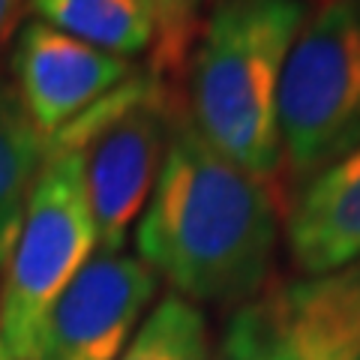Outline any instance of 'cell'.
<instances>
[{
    "instance_id": "obj_1",
    "label": "cell",
    "mask_w": 360,
    "mask_h": 360,
    "mask_svg": "<svg viewBox=\"0 0 360 360\" xmlns=\"http://www.w3.org/2000/svg\"><path fill=\"white\" fill-rule=\"evenodd\" d=\"M276 234L264 180L213 150L186 115L174 117L165 162L135 222L141 262L193 303H246L264 288Z\"/></svg>"
},
{
    "instance_id": "obj_2",
    "label": "cell",
    "mask_w": 360,
    "mask_h": 360,
    "mask_svg": "<svg viewBox=\"0 0 360 360\" xmlns=\"http://www.w3.org/2000/svg\"><path fill=\"white\" fill-rule=\"evenodd\" d=\"M307 15L303 0H217L186 58V120L258 180L283 165L279 84Z\"/></svg>"
},
{
    "instance_id": "obj_3",
    "label": "cell",
    "mask_w": 360,
    "mask_h": 360,
    "mask_svg": "<svg viewBox=\"0 0 360 360\" xmlns=\"http://www.w3.org/2000/svg\"><path fill=\"white\" fill-rule=\"evenodd\" d=\"M96 250L82 139L66 127L49 139V156L4 264L0 345L9 360H39L54 303Z\"/></svg>"
},
{
    "instance_id": "obj_4",
    "label": "cell",
    "mask_w": 360,
    "mask_h": 360,
    "mask_svg": "<svg viewBox=\"0 0 360 360\" xmlns=\"http://www.w3.org/2000/svg\"><path fill=\"white\" fill-rule=\"evenodd\" d=\"M360 144V0L307 15L279 84V148L295 177H315Z\"/></svg>"
},
{
    "instance_id": "obj_5",
    "label": "cell",
    "mask_w": 360,
    "mask_h": 360,
    "mask_svg": "<svg viewBox=\"0 0 360 360\" xmlns=\"http://www.w3.org/2000/svg\"><path fill=\"white\" fill-rule=\"evenodd\" d=\"M70 127L82 139L96 243L103 252H123L172 141L174 115L168 94L156 75L139 72Z\"/></svg>"
},
{
    "instance_id": "obj_6",
    "label": "cell",
    "mask_w": 360,
    "mask_h": 360,
    "mask_svg": "<svg viewBox=\"0 0 360 360\" xmlns=\"http://www.w3.org/2000/svg\"><path fill=\"white\" fill-rule=\"evenodd\" d=\"M160 276L139 255L96 250L45 321L39 360H117L139 330Z\"/></svg>"
},
{
    "instance_id": "obj_7",
    "label": "cell",
    "mask_w": 360,
    "mask_h": 360,
    "mask_svg": "<svg viewBox=\"0 0 360 360\" xmlns=\"http://www.w3.org/2000/svg\"><path fill=\"white\" fill-rule=\"evenodd\" d=\"M135 75L132 60L105 54L42 21H30L15 37L13 87L45 139L66 129Z\"/></svg>"
},
{
    "instance_id": "obj_8",
    "label": "cell",
    "mask_w": 360,
    "mask_h": 360,
    "mask_svg": "<svg viewBox=\"0 0 360 360\" xmlns=\"http://www.w3.org/2000/svg\"><path fill=\"white\" fill-rule=\"evenodd\" d=\"M288 250L307 276L360 262V144L300 189L288 217Z\"/></svg>"
},
{
    "instance_id": "obj_9",
    "label": "cell",
    "mask_w": 360,
    "mask_h": 360,
    "mask_svg": "<svg viewBox=\"0 0 360 360\" xmlns=\"http://www.w3.org/2000/svg\"><path fill=\"white\" fill-rule=\"evenodd\" d=\"M274 291L297 360H360V262Z\"/></svg>"
},
{
    "instance_id": "obj_10",
    "label": "cell",
    "mask_w": 360,
    "mask_h": 360,
    "mask_svg": "<svg viewBox=\"0 0 360 360\" xmlns=\"http://www.w3.org/2000/svg\"><path fill=\"white\" fill-rule=\"evenodd\" d=\"M33 21L132 60L156 49V18L144 0H27Z\"/></svg>"
},
{
    "instance_id": "obj_11",
    "label": "cell",
    "mask_w": 360,
    "mask_h": 360,
    "mask_svg": "<svg viewBox=\"0 0 360 360\" xmlns=\"http://www.w3.org/2000/svg\"><path fill=\"white\" fill-rule=\"evenodd\" d=\"M45 156L49 139L33 127L15 87L0 78V267L18 238Z\"/></svg>"
},
{
    "instance_id": "obj_12",
    "label": "cell",
    "mask_w": 360,
    "mask_h": 360,
    "mask_svg": "<svg viewBox=\"0 0 360 360\" xmlns=\"http://www.w3.org/2000/svg\"><path fill=\"white\" fill-rule=\"evenodd\" d=\"M117 360H210L205 315L193 300L172 291L139 324Z\"/></svg>"
},
{
    "instance_id": "obj_13",
    "label": "cell",
    "mask_w": 360,
    "mask_h": 360,
    "mask_svg": "<svg viewBox=\"0 0 360 360\" xmlns=\"http://www.w3.org/2000/svg\"><path fill=\"white\" fill-rule=\"evenodd\" d=\"M210 360H297L285 333L276 291L255 295L231 315L222 342Z\"/></svg>"
},
{
    "instance_id": "obj_14",
    "label": "cell",
    "mask_w": 360,
    "mask_h": 360,
    "mask_svg": "<svg viewBox=\"0 0 360 360\" xmlns=\"http://www.w3.org/2000/svg\"><path fill=\"white\" fill-rule=\"evenodd\" d=\"M160 27L156 37V49L150 54L153 75L177 70L180 63L189 58L198 33V6L201 0H144Z\"/></svg>"
},
{
    "instance_id": "obj_15",
    "label": "cell",
    "mask_w": 360,
    "mask_h": 360,
    "mask_svg": "<svg viewBox=\"0 0 360 360\" xmlns=\"http://www.w3.org/2000/svg\"><path fill=\"white\" fill-rule=\"evenodd\" d=\"M25 6H27V0H0V49H4L9 37L18 30Z\"/></svg>"
},
{
    "instance_id": "obj_16",
    "label": "cell",
    "mask_w": 360,
    "mask_h": 360,
    "mask_svg": "<svg viewBox=\"0 0 360 360\" xmlns=\"http://www.w3.org/2000/svg\"><path fill=\"white\" fill-rule=\"evenodd\" d=\"M0 360H9V357H6V352H4V345H0Z\"/></svg>"
}]
</instances>
